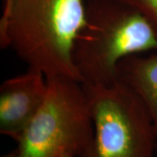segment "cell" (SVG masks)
<instances>
[{
	"label": "cell",
	"instance_id": "cell-1",
	"mask_svg": "<svg viewBox=\"0 0 157 157\" xmlns=\"http://www.w3.org/2000/svg\"><path fill=\"white\" fill-rule=\"evenodd\" d=\"M86 22V0H12L8 17L0 23V45L11 47L46 78L82 83L73 52Z\"/></svg>",
	"mask_w": 157,
	"mask_h": 157
},
{
	"label": "cell",
	"instance_id": "cell-2",
	"mask_svg": "<svg viewBox=\"0 0 157 157\" xmlns=\"http://www.w3.org/2000/svg\"><path fill=\"white\" fill-rule=\"evenodd\" d=\"M86 22L73 48L82 83L116 81L118 64L127 57L157 52V32L138 9L124 0H86Z\"/></svg>",
	"mask_w": 157,
	"mask_h": 157
},
{
	"label": "cell",
	"instance_id": "cell-3",
	"mask_svg": "<svg viewBox=\"0 0 157 157\" xmlns=\"http://www.w3.org/2000/svg\"><path fill=\"white\" fill-rule=\"evenodd\" d=\"M46 78L45 101L17 140V157H83L94 139L83 85L64 77Z\"/></svg>",
	"mask_w": 157,
	"mask_h": 157
},
{
	"label": "cell",
	"instance_id": "cell-4",
	"mask_svg": "<svg viewBox=\"0 0 157 157\" xmlns=\"http://www.w3.org/2000/svg\"><path fill=\"white\" fill-rule=\"evenodd\" d=\"M82 85L94 123L93 142L83 157H154L155 128L140 98L117 80Z\"/></svg>",
	"mask_w": 157,
	"mask_h": 157
},
{
	"label": "cell",
	"instance_id": "cell-5",
	"mask_svg": "<svg viewBox=\"0 0 157 157\" xmlns=\"http://www.w3.org/2000/svg\"><path fill=\"white\" fill-rule=\"evenodd\" d=\"M47 87L45 74L31 68L5 80L0 87V133L17 141L44 103Z\"/></svg>",
	"mask_w": 157,
	"mask_h": 157
},
{
	"label": "cell",
	"instance_id": "cell-6",
	"mask_svg": "<svg viewBox=\"0 0 157 157\" xmlns=\"http://www.w3.org/2000/svg\"><path fill=\"white\" fill-rule=\"evenodd\" d=\"M116 80L128 86L147 107L155 128L157 151V52L123 59L118 64Z\"/></svg>",
	"mask_w": 157,
	"mask_h": 157
},
{
	"label": "cell",
	"instance_id": "cell-7",
	"mask_svg": "<svg viewBox=\"0 0 157 157\" xmlns=\"http://www.w3.org/2000/svg\"><path fill=\"white\" fill-rule=\"evenodd\" d=\"M135 6L147 18L157 32V0H124Z\"/></svg>",
	"mask_w": 157,
	"mask_h": 157
},
{
	"label": "cell",
	"instance_id": "cell-8",
	"mask_svg": "<svg viewBox=\"0 0 157 157\" xmlns=\"http://www.w3.org/2000/svg\"><path fill=\"white\" fill-rule=\"evenodd\" d=\"M11 4H12V0H4V6H3V13H2V17L0 19V23H3L6 21V19L8 17L10 11H11Z\"/></svg>",
	"mask_w": 157,
	"mask_h": 157
},
{
	"label": "cell",
	"instance_id": "cell-9",
	"mask_svg": "<svg viewBox=\"0 0 157 157\" xmlns=\"http://www.w3.org/2000/svg\"><path fill=\"white\" fill-rule=\"evenodd\" d=\"M1 157H17V150L15 149V150H13V151H11L10 152V153H8V154H6V155H2Z\"/></svg>",
	"mask_w": 157,
	"mask_h": 157
},
{
	"label": "cell",
	"instance_id": "cell-10",
	"mask_svg": "<svg viewBox=\"0 0 157 157\" xmlns=\"http://www.w3.org/2000/svg\"><path fill=\"white\" fill-rule=\"evenodd\" d=\"M61 157H73V156H72V155H64Z\"/></svg>",
	"mask_w": 157,
	"mask_h": 157
}]
</instances>
